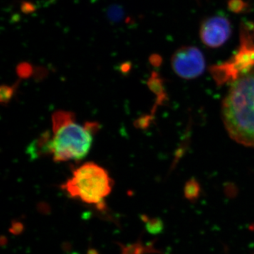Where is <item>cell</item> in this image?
Here are the masks:
<instances>
[{"instance_id":"obj_1","label":"cell","mask_w":254,"mask_h":254,"mask_svg":"<svg viewBox=\"0 0 254 254\" xmlns=\"http://www.w3.org/2000/svg\"><path fill=\"white\" fill-rule=\"evenodd\" d=\"M222 117L232 139L254 147V68L232 82L222 103Z\"/></svg>"},{"instance_id":"obj_2","label":"cell","mask_w":254,"mask_h":254,"mask_svg":"<svg viewBox=\"0 0 254 254\" xmlns=\"http://www.w3.org/2000/svg\"><path fill=\"white\" fill-rule=\"evenodd\" d=\"M53 136L51 154L57 163L68 160H81L89 153L93 142V132L96 124L81 126L75 123V115L59 110L52 116Z\"/></svg>"},{"instance_id":"obj_3","label":"cell","mask_w":254,"mask_h":254,"mask_svg":"<svg viewBox=\"0 0 254 254\" xmlns=\"http://www.w3.org/2000/svg\"><path fill=\"white\" fill-rule=\"evenodd\" d=\"M112 188L113 180L108 171L93 163L83 164L76 169L72 177L63 185V190L72 198L101 208Z\"/></svg>"},{"instance_id":"obj_4","label":"cell","mask_w":254,"mask_h":254,"mask_svg":"<svg viewBox=\"0 0 254 254\" xmlns=\"http://www.w3.org/2000/svg\"><path fill=\"white\" fill-rule=\"evenodd\" d=\"M174 71L185 79H193L204 71V56L194 46H184L177 50L171 59Z\"/></svg>"},{"instance_id":"obj_5","label":"cell","mask_w":254,"mask_h":254,"mask_svg":"<svg viewBox=\"0 0 254 254\" xmlns=\"http://www.w3.org/2000/svg\"><path fill=\"white\" fill-rule=\"evenodd\" d=\"M200 38L205 46L212 48L223 46L232 34L231 23L225 16L216 15L203 20L200 26Z\"/></svg>"},{"instance_id":"obj_6","label":"cell","mask_w":254,"mask_h":254,"mask_svg":"<svg viewBox=\"0 0 254 254\" xmlns=\"http://www.w3.org/2000/svg\"><path fill=\"white\" fill-rule=\"evenodd\" d=\"M227 67H232L226 71H234V80L236 79L242 73L247 72L254 68V46L244 43L242 50L237 55L233 63L227 64Z\"/></svg>"},{"instance_id":"obj_7","label":"cell","mask_w":254,"mask_h":254,"mask_svg":"<svg viewBox=\"0 0 254 254\" xmlns=\"http://www.w3.org/2000/svg\"><path fill=\"white\" fill-rule=\"evenodd\" d=\"M51 140L50 132L47 131L33 142L28 148V153L31 155V158H37L43 155L51 154Z\"/></svg>"},{"instance_id":"obj_8","label":"cell","mask_w":254,"mask_h":254,"mask_svg":"<svg viewBox=\"0 0 254 254\" xmlns=\"http://www.w3.org/2000/svg\"><path fill=\"white\" fill-rule=\"evenodd\" d=\"M125 15L123 8L119 5H112L108 9V17L110 21L114 23L121 21Z\"/></svg>"},{"instance_id":"obj_9","label":"cell","mask_w":254,"mask_h":254,"mask_svg":"<svg viewBox=\"0 0 254 254\" xmlns=\"http://www.w3.org/2000/svg\"><path fill=\"white\" fill-rule=\"evenodd\" d=\"M15 91L14 86H9L7 85H2L0 89V101L2 104L6 105L9 103L12 98Z\"/></svg>"},{"instance_id":"obj_10","label":"cell","mask_w":254,"mask_h":254,"mask_svg":"<svg viewBox=\"0 0 254 254\" xmlns=\"http://www.w3.org/2000/svg\"><path fill=\"white\" fill-rule=\"evenodd\" d=\"M33 73V68L29 64L21 63L17 67V73L21 78H26L29 77Z\"/></svg>"},{"instance_id":"obj_11","label":"cell","mask_w":254,"mask_h":254,"mask_svg":"<svg viewBox=\"0 0 254 254\" xmlns=\"http://www.w3.org/2000/svg\"><path fill=\"white\" fill-rule=\"evenodd\" d=\"M230 6L232 11H239L244 8V2L242 0H232Z\"/></svg>"},{"instance_id":"obj_12","label":"cell","mask_w":254,"mask_h":254,"mask_svg":"<svg viewBox=\"0 0 254 254\" xmlns=\"http://www.w3.org/2000/svg\"><path fill=\"white\" fill-rule=\"evenodd\" d=\"M34 6L33 4H31L30 2H23L22 5H21V10L24 13H31L33 12L34 11Z\"/></svg>"},{"instance_id":"obj_13","label":"cell","mask_w":254,"mask_h":254,"mask_svg":"<svg viewBox=\"0 0 254 254\" xmlns=\"http://www.w3.org/2000/svg\"><path fill=\"white\" fill-rule=\"evenodd\" d=\"M130 68H131V64H130V63H124L121 65L120 70H121L123 73H127L129 71Z\"/></svg>"}]
</instances>
